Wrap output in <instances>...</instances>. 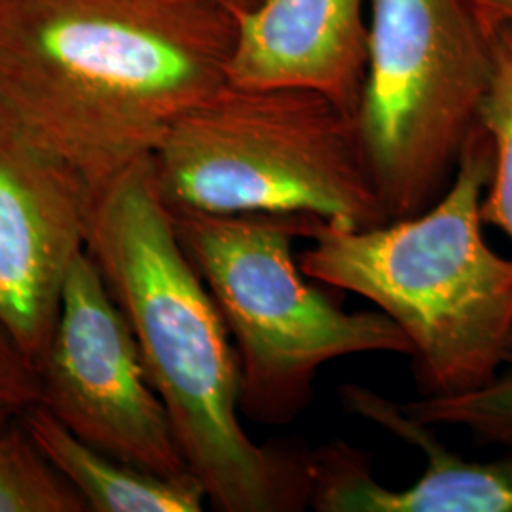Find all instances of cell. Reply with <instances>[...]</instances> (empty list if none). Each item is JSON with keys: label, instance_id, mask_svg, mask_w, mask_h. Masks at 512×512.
<instances>
[{"label": "cell", "instance_id": "obj_1", "mask_svg": "<svg viewBox=\"0 0 512 512\" xmlns=\"http://www.w3.org/2000/svg\"><path fill=\"white\" fill-rule=\"evenodd\" d=\"M215 0H0V109L101 192L228 84Z\"/></svg>", "mask_w": 512, "mask_h": 512}, {"label": "cell", "instance_id": "obj_2", "mask_svg": "<svg viewBox=\"0 0 512 512\" xmlns=\"http://www.w3.org/2000/svg\"><path fill=\"white\" fill-rule=\"evenodd\" d=\"M88 253L129 321L148 382L207 501L222 512L306 509L311 454L247 435L238 351L181 245L150 156L97 192Z\"/></svg>", "mask_w": 512, "mask_h": 512}, {"label": "cell", "instance_id": "obj_3", "mask_svg": "<svg viewBox=\"0 0 512 512\" xmlns=\"http://www.w3.org/2000/svg\"><path fill=\"white\" fill-rule=\"evenodd\" d=\"M490 173L476 124L437 202L372 228L321 220L298 260L306 277L365 298L403 330L421 397L471 391L511 363L512 260L482 232Z\"/></svg>", "mask_w": 512, "mask_h": 512}, {"label": "cell", "instance_id": "obj_4", "mask_svg": "<svg viewBox=\"0 0 512 512\" xmlns=\"http://www.w3.org/2000/svg\"><path fill=\"white\" fill-rule=\"evenodd\" d=\"M150 162L169 211L389 222L357 116L311 90L228 82L165 131Z\"/></svg>", "mask_w": 512, "mask_h": 512}, {"label": "cell", "instance_id": "obj_5", "mask_svg": "<svg viewBox=\"0 0 512 512\" xmlns=\"http://www.w3.org/2000/svg\"><path fill=\"white\" fill-rule=\"evenodd\" d=\"M177 236L207 285L238 351L241 412L289 423L310 403L319 368L363 353L412 355L385 313L346 311L306 283L294 239H310L308 215L171 211Z\"/></svg>", "mask_w": 512, "mask_h": 512}, {"label": "cell", "instance_id": "obj_6", "mask_svg": "<svg viewBox=\"0 0 512 512\" xmlns=\"http://www.w3.org/2000/svg\"><path fill=\"white\" fill-rule=\"evenodd\" d=\"M490 76L492 40L473 0H372L357 124L387 219L439 200Z\"/></svg>", "mask_w": 512, "mask_h": 512}, {"label": "cell", "instance_id": "obj_7", "mask_svg": "<svg viewBox=\"0 0 512 512\" xmlns=\"http://www.w3.org/2000/svg\"><path fill=\"white\" fill-rule=\"evenodd\" d=\"M37 370L40 404L78 439L158 475L188 471L135 334L88 251L67 274Z\"/></svg>", "mask_w": 512, "mask_h": 512}, {"label": "cell", "instance_id": "obj_8", "mask_svg": "<svg viewBox=\"0 0 512 512\" xmlns=\"http://www.w3.org/2000/svg\"><path fill=\"white\" fill-rule=\"evenodd\" d=\"M95 192L0 109V329L38 366L74 260L88 251Z\"/></svg>", "mask_w": 512, "mask_h": 512}, {"label": "cell", "instance_id": "obj_9", "mask_svg": "<svg viewBox=\"0 0 512 512\" xmlns=\"http://www.w3.org/2000/svg\"><path fill=\"white\" fill-rule=\"evenodd\" d=\"M349 414L414 446L425 459L420 478L401 490L380 484L363 454L332 442L311 454V507L319 512H512V446L501 458L467 459L440 442L433 427L365 385L346 384Z\"/></svg>", "mask_w": 512, "mask_h": 512}, {"label": "cell", "instance_id": "obj_10", "mask_svg": "<svg viewBox=\"0 0 512 512\" xmlns=\"http://www.w3.org/2000/svg\"><path fill=\"white\" fill-rule=\"evenodd\" d=\"M372 0H264L236 19L228 82L302 88L357 116Z\"/></svg>", "mask_w": 512, "mask_h": 512}, {"label": "cell", "instance_id": "obj_11", "mask_svg": "<svg viewBox=\"0 0 512 512\" xmlns=\"http://www.w3.org/2000/svg\"><path fill=\"white\" fill-rule=\"evenodd\" d=\"M29 437L93 512H202L207 501L200 480L158 475L110 458L71 433L42 404L21 418Z\"/></svg>", "mask_w": 512, "mask_h": 512}, {"label": "cell", "instance_id": "obj_12", "mask_svg": "<svg viewBox=\"0 0 512 512\" xmlns=\"http://www.w3.org/2000/svg\"><path fill=\"white\" fill-rule=\"evenodd\" d=\"M490 40L492 76L478 124L490 141L492 173L480 213L486 226H495L512 239V31L497 29Z\"/></svg>", "mask_w": 512, "mask_h": 512}, {"label": "cell", "instance_id": "obj_13", "mask_svg": "<svg viewBox=\"0 0 512 512\" xmlns=\"http://www.w3.org/2000/svg\"><path fill=\"white\" fill-rule=\"evenodd\" d=\"M84 511V499L44 458L23 421L0 431V512Z\"/></svg>", "mask_w": 512, "mask_h": 512}, {"label": "cell", "instance_id": "obj_14", "mask_svg": "<svg viewBox=\"0 0 512 512\" xmlns=\"http://www.w3.org/2000/svg\"><path fill=\"white\" fill-rule=\"evenodd\" d=\"M401 406L431 427H463L476 437L512 446V370L459 395L420 397Z\"/></svg>", "mask_w": 512, "mask_h": 512}, {"label": "cell", "instance_id": "obj_15", "mask_svg": "<svg viewBox=\"0 0 512 512\" xmlns=\"http://www.w3.org/2000/svg\"><path fill=\"white\" fill-rule=\"evenodd\" d=\"M40 404L37 366L0 329V431Z\"/></svg>", "mask_w": 512, "mask_h": 512}, {"label": "cell", "instance_id": "obj_16", "mask_svg": "<svg viewBox=\"0 0 512 512\" xmlns=\"http://www.w3.org/2000/svg\"><path fill=\"white\" fill-rule=\"evenodd\" d=\"M473 6L488 35L497 29L512 31V0H473Z\"/></svg>", "mask_w": 512, "mask_h": 512}, {"label": "cell", "instance_id": "obj_17", "mask_svg": "<svg viewBox=\"0 0 512 512\" xmlns=\"http://www.w3.org/2000/svg\"><path fill=\"white\" fill-rule=\"evenodd\" d=\"M215 2L228 14H232L234 18L238 19L249 14L251 10H255L256 6H260L264 0H215Z\"/></svg>", "mask_w": 512, "mask_h": 512}]
</instances>
